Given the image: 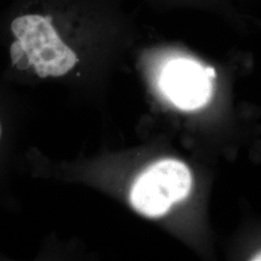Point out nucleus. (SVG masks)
Listing matches in <instances>:
<instances>
[{"mask_svg": "<svg viewBox=\"0 0 261 261\" xmlns=\"http://www.w3.org/2000/svg\"><path fill=\"white\" fill-rule=\"evenodd\" d=\"M161 86L179 109L196 110L207 103L211 97L210 71L203 70L192 60L176 59L169 62L163 71Z\"/></svg>", "mask_w": 261, "mask_h": 261, "instance_id": "obj_3", "label": "nucleus"}, {"mask_svg": "<svg viewBox=\"0 0 261 261\" xmlns=\"http://www.w3.org/2000/svg\"><path fill=\"white\" fill-rule=\"evenodd\" d=\"M192 186L189 168L176 160H163L143 171L132 188L130 202L144 216L156 218L184 199Z\"/></svg>", "mask_w": 261, "mask_h": 261, "instance_id": "obj_2", "label": "nucleus"}, {"mask_svg": "<svg viewBox=\"0 0 261 261\" xmlns=\"http://www.w3.org/2000/svg\"><path fill=\"white\" fill-rule=\"evenodd\" d=\"M64 12L56 0H31L9 21L11 64L39 79L68 75L79 57L66 39Z\"/></svg>", "mask_w": 261, "mask_h": 261, "instance_id": "obj_1", "label": "nucleus"}, {"mask_svg": "<svg viewBox=\"0 0 261 261\" xmlns=\"http://www.w3.org/2000/svg\"><path fill=\"white\" fill-rule=\"evenodd\" d=\"M1 134H2V129H1V124H0V139H1Z\"/></svg>", "mask_w": 261, "mask_h": 261, "instance_id": "obj_5", "label": "nucleus"}, {"mask_svg": "<svg viewBox=\"0 0 261 261\" xmlns=\"http://www.w3.org/2000/svg\"><path fill=\"white\" fill-rule=\"evenodd\" d=\"M253 260H261V253L257 254V255L253 258Z\"/></svg>", "mask_w": 261, "mask_h": 261, "instance_id": "obj_4", "label": "nucleus"}]
</instances>
